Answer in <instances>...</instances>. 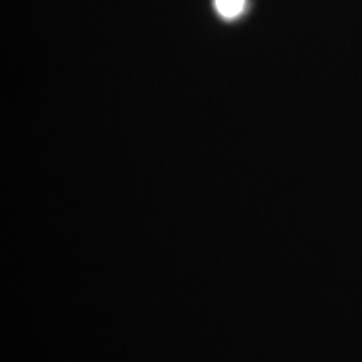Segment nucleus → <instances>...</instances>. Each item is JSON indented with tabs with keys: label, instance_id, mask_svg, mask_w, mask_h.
<instances>
[{
	"label": "nucleus",
	"instance_id": "f257e3e1",
	"mask_svg": "<svg viewBox=\"0 0 362 362\" xmlns=\"http://www.w3.org/2000/svg\"><path fill=\"white\" fill-rule=\"evenodd\" d=\"M245 0H215L216 8L226 18H235L243 11Z\"/></svg>",
	"mask_w": 362,
	"mask_h": 362
}]
</instances>
